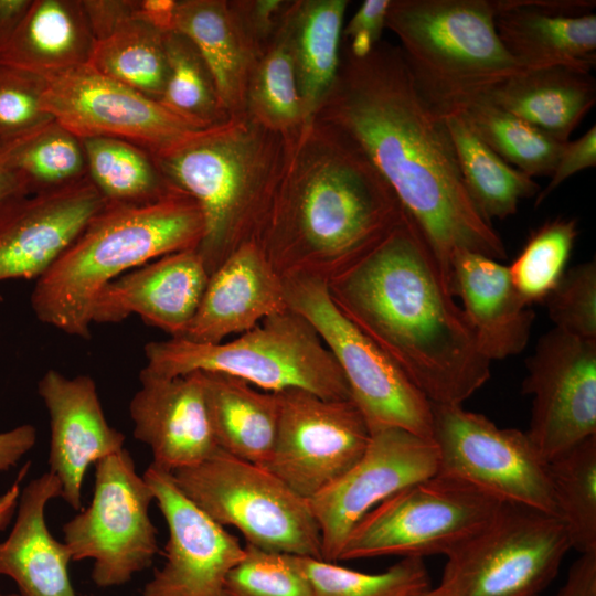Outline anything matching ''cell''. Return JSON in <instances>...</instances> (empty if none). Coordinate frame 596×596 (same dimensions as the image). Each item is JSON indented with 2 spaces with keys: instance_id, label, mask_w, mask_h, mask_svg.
Masks as SVG:
<instances>
[{
  "instance_id": "obj_28",
  "label": "cell",
  "mask_w": 596,
  "mask_h": 596,
  "mask_svg": "<svg viewBox=\"0 0 596 596\" xmlns=\"http://www.w3.org/2000/svg\"><path fill=\"white\" fill-rule=\"evenodd\" d=\"M95 42L81 0H32L0 65L49 78L88 64Z\"/></svg>"
},
{
  "instance_id": "obj_47",
  "label": "cell",
  "mask_w": 596,
  "mask_h": 596,
  "mask_svg": "<svg viewBox=\"0 0 596 596\" xmlns=\"http://www.w3.org/2000/svg\"><path fill=\"white\" fill-rule=\"evenodd\" d=\"M596 166V127L593 125L583 136L565 142L549 184L535 196L538 207L554 190L575 173Z\"/></svg>"
},
{
  "instance_id": "obj_41",
  "label": "cell",
  "mask_w": 596,
  "mask_h": 596,
  "mask_svg": "<svg viewBox=\"0 0 596 596\" xmlns=\"http://www.w3.org/2000/svg\"><path fill=\"white\" fill-rule=\"evenodd\" d=\"M578 235L577 220L557 216L531 233L512 262L509 274L522 299L531 306L543 302L566 272Z\"/></svg>"
},
{
  "instance_id": "obj_12",
  "label": "cell",
  "mask_w": 596,
  "mask_h": 596,
  "mask_svg": "<svg viewBox=\"0 0 596 596\" xmlns=\"http://www.w3.org/2000/svg\"><path fill=\"white\" fill-rule=\"evenodd\" d=\"M155 501L128 450L95 464L91 503L63 525L72 561L92 560L98 587L124 585L149 567L158 553L157 529L149 515Z\"/></svg>"
},
{
  "instance_id": "obj_46",
  "label": "cell",
  "mask_w": 596,
  "mask_h": 596,
  "mask_svg": "<svg viewBox=\"0 0 596 596\" xmlns=\"http://www.w3.org/2000/svg\"><path fill=\"white\" fill-rule=\"evenodd\" d=\"M391 0H365L343 25L342 46L355 57L368 55L381 41Z\"/></svg>"
},
{
  "instance_id": "obj_14",
  "label": "cell",
  "mask_w": 596,
  "mask_h": 596,
  "mask_svg": "<svg viewBox=\"0 0 596 596\" xmlns=\"http://www.w3.org/2000/svg\"><path fill=\"white\" fill-rule=\"evenodd\" d=\"M277 396V433L264 468L309 500L360 459L371 432L351 398L328 400L301 389Z\"/></svg>"
},
{
  "instance_id": "obj_26",
  "label": "cell",
  "mask_w": 596,
  "mask_h": 596,
  "mask_svg": "<svg viewBox=\"0 0 596 596\" xmlns=\"http://www.w3.org/2000/svg\"><path fill=\"white\" fill-rule=\"evenodd\" d=\"M61 494V483L50 471L29 482L20 493L13 528L0 542V576L13 579L20 596H77L68 549L45 522L47 503Z\"/></svg>"
},
{
  "instance_id": "obj_32",
  "label": "cell",
  "mask_w": 596,
  "mask_h": 596,
  "mask_svg": "<svg viewBox=\"0 0 596 596\" xmlns=\"http://www.w3.org/2000/svg\"><path fill=\"white\" fill-rule=\"evenodd\" d=\"M464 184L480 214L490 223L514 215L521 200L536 196L540 185L497 155L461 114L444 117Z\"/></svg>"
},
{
  "instance_id": "obj_22",
  "label": "cell",
  "mask_w": 596,
  "mask_h": 596,
  "mask_svg": "<svg viewBox=\"0 0 596 596\" xmlns=\"http://www.w3.org/2000/svg\"><path fill=\"white\" fill-rule=\"evenodd\" d=\"M129 403L134 437L151 449L155 466L172 472L214 455L201 372L161 377L141 370Z\"/></svg>"
},
{
  "instance_id": "obj_34",
  "label": "cell",
  "mask_w": 596,
  "mask_h": 596,
  "mask_svg": "<svg viewBox=\"0 0 596 596\" xmlns=\"http://www.w3.org/2000/svg\"><path fill=\"white\" fill-rule=\"evenodd\" d=\"M26 193L58 189L87 177L82 141L56 121L0 143Z\"/></svg>"
},
{
  "instance_id": "obj_1",
  "label": "cell",
  "mask_w": 596,
  "mask_h": 596,
  "mask_svg": "<svg viewBox=\"0 0 596 596\" xmlns=\"http://www.w3.org/2000/svg\"><path fill=\"white\" fill-rule=\"evenodd\" d=\"M315 119L351 139L390 184L451 294L456 251L507 258L464 184L445 119L422 96L398 45L382 40L355 57L341 44L336 81Z\"/></svg>"
},
{
  "instance_id": "obj_3",
  "label": "cell",
  "mask_w": 596,
  "mask_h": 596,
  "mask_svg": "<svg viewBox=\"0 0 596 596\" xmlns=\"http://www.w3.org/2000/svg\"><path fill=\"white\" fill-rule=\"evenodd\" d=\"M402 212L363 151L313 119L291 141L253 241L281 277L309 274L328 280L380 241Z\"/></svg>"
},
{
  "instance_id": "obj_18",
  "label": "cell",
  "mask_w": 596,
  "mask_h": 596,
  "mask_svg": "<svg viewBox=\"0 0 596 596\" xmlns=\"http://www.w3.org/2000/svg\"><path fill=\"white\" fill-rule=\"evenodd\" d=\"M142 476L167 522L169 539L166 561L141 596H226L227 575L244 557L245 546L198 508L171 472L150 464Z\"/></svg>"
},
{
  "instance_id": "obj_43",
  "label": "cell",
  "mask_w": 596,
  "mask_h": 596,
  "mask_svg": "<svg viewBox=\"0 0 596 596\" xmlns=\"http://www.w3.org/2000/svg\"><path fill=\"white\" fill-rule=\"evenodd\" d=\"M543 304L554 328L584 340L596 341L595 259L566 270Z\"/></svg>"
},
{
  "instance_id": "obj_49",
  "label": "cell",
  "mask_w": 596,
  "mask_h": 596,
  "mask_svg": "<svg viewBox=\"0 0 596 596\" xmlns=\"http://www.w3.org/2000/svg\"><path fill=\"white\" fill-rule=\"evenodd\" d=\"M178 0H134V18L167 34L174 32Z\"/></svg>"
},
{
  "instance_id": "obj_52",
  "label": "cell",
  "mask_w": 596,
  "mask_h": 596,
  "mask_svg": "<svg viewBox=\"0 0 596 596\" xmlns=\"http://www.w3.org/2000/svg\"><path fill=\"white\" fill-rule=\"evenodd\" d=\"M32 0H0V49L11 39Z\"/></svg>"
},
{
  "instance_id": "obj_39",
  "label": "cell",
  "mask_w": 596,
  "mask_h": 596,
  "mask_svg": "<svg viewBox=\"0 0 596 596\" xmlns=\"http://www.w3.org/2000/svg\"><path fill=\"white\" fill-rule=\"evenodd\" d=\"M168 77L158 100L169 111L198 129L231 117L217 95L213 78L194 45L182 34H164Z\"/></svg>"
},
{
  "instance_id": "obj_23",
  "label": "cell",
  "mask_w": 596,
  "mask_h": 596,
  "mask_svg": "<svg viewBox=\"0 0 596 596\" xmlns=\"http://www.w3.org/2000/svg\"><path fill=\"white\" fill-rule=\"evenodd\" d=\"M594 0H497L494 25L507 51L531 67L596 65Z\"/></svg>"
},
{
  "instance_id": "obj_40",
  "label": "cell",
  "mask_w": 596,
  "mask_h": 596,
  "mask_svg": "<svg viewBox=\"0 0 596 596\" xmlns=\"http://www.w3.org/2000/svg\"><path fill=\"white\" fill-rule=\"evenodd\" d=\"M312 596H415L430 587L424 558L402 557L381 573H363L320 558L295 556Z\"/></svg>"
},
{
  "instance_id": "obj_55",
  "label": "cell",
  "mask_w": 596,
  "mask_h": 596,
  "mask_svg": "<svg viewBox=\"0 0 596 596\" xmlns=\"http://www.w3.org/2000/svg\"><path fill=\"white\" fill-rule=\"evenodd\" d=\"M415 596H443L437 587H429L428 589L415 595Z\"/></svg>"
},
{
  "instance_id": "obj_9",
  "label": "cell",
  "mask_w": 596,
  "mask_h": 596,
  "mask_svg": "<svg viewBox=\"0 0 596 596\" xmlns=\"http://www.w3.org/2000/svg\"><path fill=\"white\" fill-rule=\"evenodd\" d=\"M503 504L464 481L436 473L369 511L348 535L338 561L447 556L483 531Z\"/></svg>"
},
{
  "instance_id": "obj_19",
  "label": "cell",
  "mask_w": 596,
  "mask_h": 596,
  "mask_svg": "<svg viewBox=\"0 0 596 596\" xmlns=\"http://www.w3.org/2000/svg\"><path fill=\"white\" fill-rule=\"evenodd\" d=\"M106 204L88 177L0 201V281L38 279Z\"/></svg>"
},
{
  "instance_id": "obj_48",
  "label": "cell",
  "mask_w": 596,
  "mask_h": 596,
  "mask_svg": "<svg viewBox=\"0 0 596 596\" xmlns=\"http://www.w3.org/2000/svg\"><path fill=\"white\" fill-rule=\"evenodd\" d=\"M81 4L96 42L135 20L134 0H81Z\"/></svg>"
},
{
  "instance_id": "obj_16",
  "label": "cell",
  "mask_w": 596,
  "mask_h": 596,
  "mask_svg": "<svg viewBox=\"0 0 596 596\" xmlns=\"http://www.w3.org/2000/svg\"><path fill=\"white\" fill-rule=\"evenodd\" d=\"M522 393L532 396L526 434L546 462L596 436V341L557 328L542 334Z\"/></svg>"
},
{
  "instance_id": "obj_54",
  "label": "cell",
  "mask_w": 596,
  "mask_h": 596,
  "mask_svg": "<svg viewBox=\"0 0 596 596\" xmlns=\"http://www.w3.org/2000/svg\"><path fill=\"white\" fill-rule=\"evenodd\" d=\"M17 193L26 192L20 177L9 166L7 158L0 150V201Z\"/></svg>"
},
{
  "instance_id": "obj_38",
  "label": "cell",
  "mask_w": 596,
  "mask_h": 596,
  "mask_svg": "<svg viewBox=\"0 0 596 596\" xmlns=\"http://www.w3.org/2000/svg\"><path fill=\"white\" fill-rule=\"evenodd\" d=\"M458 114L512 167L531 178L552 174L565 142L555 140L487 99H480Z\"/></svg>"
},
{
  "instance_id": "obj_56",
  "label": "cell",
  "mask_w": 596,
  "mask_h": 596,
  "mask_svg": "<svg viewBox=\"0 0 596 596\" xmlns=\"http://www.w3.org/2000/svg\"><path fill=\"white\" fill-rule=\"evenodd\" d=\"M0 596H20V595H17V594H1L0 593Z\"/></svg>"
},
{
  "instance_id": "obj_27",
  "label": "cell",
  "mask_w": 596,
  "mask_h": 596,
  "mask_svg": "<svg viewBox=\"0 0 596 596\" xmlns=\"http://www.w3.org/2000/svg\"><path fill=\"white\" fill-rule=\"evenodd\" d=\"M174 32L198 50L228 116L244 115L248 81L259 51L231 1L178 0Z\"/></svg>"
},
{
  "instance_id": "obj_42",
  "label": "cell",
  "mask_w": 596,
  "mask_h": 596,
  "mask_svg": "<svg viewBox=\"0 0 596 596\" xmlns=\"http://www.w3.org/2000/svg\"><path fill=\"white\" fill-rule=\"evenodd\" d=\"M226 596H312L295 556L245 545L242 561L228 573Z\"/></svg>"
},
{
  "instance_id": "obj_50",
  "label": "cell",
  "mask_w": 596,
  "mask_h": 596,
  "mask_svg": "<svg viewBox=\"0 0 596 596\" xmlns=\"http://www.w3.org/2000/svg\"><path fill=\"white\" fill-rule=\"evenodd\" d=\"M556 596H596V553L579 555Z\"/></svg>"
},
{
  "instance_id": "obj_51",
  "label": "cell",
  "mask_w": 596,
  "mask_h": 596,
  "mask_svg": "<svg viewBox=\"0 0 596 596\" xmlns=\"http://www.w3.org/2000/svg\"><path fill=\"white\" fill-rule=\"evenodd\" d=\"M35 440L36 430L30 424L0 433V472L15 466L32 449Z\"/></svg>"
},
{
  "instance_id": "obj_53",
  "label": "cell",
  "mask_w": 596,
  "mask_h": 596,
  "mask_svg": "<svg viewBox=\"0 0 596 596\" xmlns=\"http://www.w3.org/2000/svg\"><path fill=\"white\" fill-rule=\"evenodd\" d=\"M31 462L22 466L11 487L0 496V531L4 530L11 522L17 511L19 497L21 493V483L30 469Z\"/></svg>"
},
{
  "instance_id": "obj_45",
  "label": "cell",
  "mask_w": 596,
  "mask_h": 596,
  "mask_svg": "<svg viewBox=\"0 0 596 596\" xmlns=\"http://www.w3.org/2000/svg\"><path fill=\"white\" fill-rule=\"evenodd\" d=\"M230 1L259 54L281 29L292 2V0Z\"/></svg>"
},
{
  "instance_id": "obj_20",
  "label": "cell",
  "mask_w": 596,
  "mask_h": 596,
  "mask_svg": "<svg viewBox=\"0 0 596 596\" xmlns=\"http://www.w3.org/2000/svg\"><path fill=\"white\" fill-rule=\"evenodd\" d=\"M38 393L50 417L49 471L61 483V498L79 511L88 467L120 451L125 435L108 424L88 375L67 377L51 369L40 379Z\"/></svg>"
},
{
  "instance_id": "obj_2",
  "label": "cell",
  "mask_w": 596,
  "mask_h": 596,
  "mask_svg": "<svg viewBox=\"0 0 596 596\" xmlns=\"http://www.w3.org/2000/svg\"><path fill=\"white\" fill-rule=\"evenodd\" d=\"M337 308L434 404H459L490 377L423 232L403 209L374 245L333 274Z\"/></svg>"
},
{
  "instance_id": "obj_21",
  "label": "cell",
  "mask_w": 596,
  "mask_h": 596,
  "mask_svg": "<svg viewBox=\"0 0 596 596\" xmlns=\"http://www.w3.org/2000/svg\"><path fill=\"white\" fill-rule=\"evenodd\" d=\"M209 278L198 248L164 255L107 284L94 302L92 323H118L136 313L170 338H182Z\"/></svg>"
},
{
  "instance_id": "obj_24",
  "label": "cell",
  "mask_w": 596,
  "mask_h": 596,
  "mask_svg": "<svg viewBox=\"0 0 596 596\" xmlns=\"http://www.w3.org/2000/svg\"><path fill=\"white\" fill-rule=\"evenodd\" d=\"M283 277L254 241L237 247L211 275L182 339L220 343L287 310Z\"/></svg>"
},
{
  "instance_id": "obj_25",
  "label": "cell",
  "mask_w": 596,
  "mask_h": 596,
  "mask_svg": "<svg viewBox=\"0 0 596 596\" xmlns=\"http://www.w3.org/2000/svg\"><path fill=\"white\" fill-rule=\"evenodd\" d=\"M453 294L480 353L490 362L521 353L526 347L534 311L514 288L508 266L466 249L451 258Z\"/></svg>"
},
{
  "instance_id": "obj_30",
  "label": "cell",
  "mask_w": 596,
  "mask_h": 596,
  "mask_svg": "<svg viewBox=\"0 0 596 596\" xmlns=\"http://www.w3.org/2000/svg\"><path fill=\"white\" fill-rule=\"evenodd\" d=\"M207 415L217 447L265 467L275 444L279 401L241 379L201 372Z\"/></svg>"
},
{
  "instance_id": "obj_10",
  "label": "cell",
  "mask_w": 596,
  "mask_h": 596,
  "mask_svg": "<svg viewBox=\"0 0 596 596\" xmlns=\"http://www.w3.org/2000/svg\"><path fill=\"white\" fill-rule=\"evenodd\" d=\"M283 280L288 307L312 326L334 356L370 432L392 427L433 439L432 403L337 308L327 280L309 274H290Z\"/></svg>"
},
{
  "instance_id": "obj_13",
  "label": "cell",
  "mask_w": 596,
  "mask_h": 596,
  "mask_svg": "<svg viewBox=\"0 0 596 596\" xmlns=\"http://www.w3.org/2000/svg\"><path fill=\"white\" fill-rule=\"evenodd\" d=\"M432 413L437 473L464 481L502 503L555 515L547 462L526 432L498 427L459 404L432 403Z\"/></svg>"
},
{
  "instance_id": "obj_7",
  "label": "cell",
  "mask_w": 596,
  "mask_h": 596,
  "mask_svg": "<svg viewBox=\"0 0 596 596\" xmlns=\"http://www.w3.org/2000/svg\"><path fill=\"white\" fill-rule=\"evenodd\" d=\"M145 355L143 369L161 377L221 373L267 392L301 389L322 398H351L332 353L312 326L290 308L232 341L199 343L169 338L147 343Z\"/></svg>"
},
{
  "instance_id": "obj_29",
  "label": "cell",
  "mask_w": 596,
  "mask_h": 596,
  "mask_svg": "<svg viewBox=\"0 0 596 596\" xmlns=\"http://www.w3.org/2000/svg\"><path fill=\"white\" fill-rule=\"evenodd\" d=\"M482 99L567 142L596 103V81L592 72L544 66L507 79Z\"/></svg>"
},
{
  "instance_id": "obj_37",
  "label": "cell",
  "mask_w": 596,
  "mask_h": 596,
  "mask_svg": "<svg viewBox=\"0 0 596 596\" xmlns=\"http://www.w3.org/2000/svg\"><path fill=\"white\" fill-rule=\"evenodd\" d=\"M100 74L159 100L168 77L164 34L131 21L95 42L88 63Z\"/></svg>"
},
{
  "instance_id": "obj_6",
  "label": "cell",
  "mask_w": 596,
  "mask_h": 596,
  "mask_svg": "<svg viewBox=\"0 0 596 596\" xmlns=\"http://www.w3.org/2000/svg\"><path fill=\"white\" fill-rule=\"evenodd\" d=\"M497 0H391L386 28L422 96L445 117L464 111L528 70L494 25Z\"/></svg>"
},
{
  "instance_id": "obj_35",
  "label": "cell",
  "mask_w": 596,
  "mask_h": 596,
  "mask_svg": "<svg viewBox=\"0 0 596 596\" xmlns=\"http://www.w3.org/2000/svg\"><path fill=\"white\" fill-rule=\"evenodd\" d=\"M245 114L289 140L307 127L285 22L255 62Z\"/></svg>"
},
{
  "instance_id": "obj_4",
  "label": "cell",
  "mask_w": 596,
  "mask_h": 596,
  "mask_svg": "<svg viewBox=\"0 0 596 596\" xmlns=\"http://www.w3.org/2000/svg\"><path fill=\"white\" fill-rule=\"evenodd\" d=\"M204 221L196 202L175 190L146 204H106L52 266L35 280V317L88 339L99 291L123 273L175 252L198 248Z\"/></svg>"
},
{
  "instance_id": "obj_33",
  "label": "cell",
  "mask_w": 596,
  "mask_h": 596,
  "mask_svg": "<svg viewBox=\"0 0 596 596\" xmlns=\"http://www.w3.org/2000/svg\"><path fill=\"white\" fill-rule=\"evenodd\" d=\"M87 177L108 203L146 204L178 190L147 150L109 137L81 139Z\"/></svg>"
},
{
  "instance_id": "obj_15",
  "label": "cell",
  "mask_w": 596,
  "mask_h": 596,
  "mask_svg": "<svg viewBox=\"0 0 596 596\" xmlns=\"http://www.w3.org/2000/svg\"><path fill=\"white\" fill-rule=\"evenodd\" d=\"M44 79L43 108L79 139L116 138L157 156L201 130L89 64Z\"/></svg>"
},
{
  "instance_id": "obj_44",
  "label": "cell",
  "mask_w": 596,
  "mask_h": 596,
  "mask_svg": "<svg viewBox=\"0 0 596 596\" xmlns=\"http://www.w3.org/2000/svg\"><path fill=\"white\" fill-rule=\"evenodd\" d=\"M45 79L0 65V143L54 119L43 108Z\"/></svg>"
},
{
  "instance_id": "obj_8",
  "label": "cell",
  "mask_w": 596,
  "mask_h": 596,
  "mask_svg": "<svg viewBox=\"0 0 596 596\" xmlns=\"http://www.w3.org/2000/svg\"><path fill=\"white\" fill-rule=\"evenodd\" d=\"M171 475L198 508L220 525L236 528L247 544L322 560L309 501L268 469L219 448L204 461Z\"/></svg>"
},
{
  "instance_id": "obj_17",
  "label": "cell",
  "mask_w": 596,
  "mask_h": 596,
  "mask_svg": "<svg viewBox=\"0 0 596 596\" xmlns=\"http://www.w3.org/2000/svg\"><path fill=\"white\" fill-rule=\"evenodd\" d=\"M437 472L433 439L401 428L371 432L360 459L308 500L320 531L322 560L337 562L352 529L380 502Z\"/></svg>"
},
{
  "instance_id": "obj_5",
  "label": "cell",
  "mask_w": 596,
  "mask_h": 596,
  "mask_svg": "<svg viewBox=\"0 0 596 596\" xmlns=\"http://www.w3.org/2000/svg\"><path fill=\"white\" fill-rule=\"evenodd\" d=\"M292 140L244 114L152 156L169 183L201 210L204 234L198 251L210 275L254 240Z\"/></svg>"
},
{
  "instance_id": "obj_31",
  "label": "cell",
  "mask_w": 596,
  "mask_h": 596,
  "mask_svg": "<svg viewBox=\"0 0 596 596\" xmlns=\"http://www.w3.org/2000/svg\"><path fill=\"white\" fill-rule=\"evenodd\" d=\"M347 0H292L285 31L306 126L311 124L338 74Z\"/></svg>"
},
{
  "instance_id": "obj_36",
  "label": "cell",
  "mask_w": 596,
  "mask_h": 596,
  "mask_svg": "<svg viewBox=\"0 0 596 596\" xmlns=\"http://www.w3.org/2000/svg\"><path fill=\"white\" fill-rule=\"evenodd\" d=\"M555 515L565 526L571 547L596 553V436L547 462Z\"/></svg>"
},
{
  "instance_id": "obj_11",
  "label": "cell",
  "mask_w": 596,
  "mask_h": 596,
  "mask_svg": "<svg viewBox=\"0 0 596 596\" xmlns=\"http://www.w3.org/2000/svg\"><path fill=\"white\" fill-rule=\"evenodd\" d=\"M555 515L504 503L479 534L448 554L443 596H540L571 550Z\"/></svg>"
}]
</instances>
